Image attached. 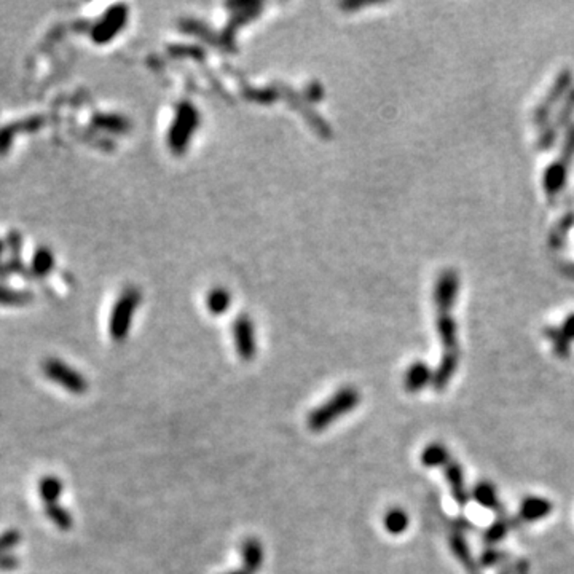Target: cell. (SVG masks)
Here are the masks:
<instances>
[{
  "instance_id": "6da1fadb",
  "label": "cell",
  "mask_w": 574,
  "mask_h": 574,
  "mask_svg": "<svg viewBox=\"0 0 574 574\" xmlns=\"http://www.w3.org/2000/svg\"><path fill=\"white\" fill-rule=\"evenodd\" d=\"M458 278L453 271H445L437 282L436 301H437V330L443 346V356L439 367L434 372L433 386L437 391H443L455 375L459 363L457 324L452 316L453 300L457 297Z\"/></svg>"
},
{
  "instance_id": "7a4b0ae2",
  "label": "cell",
  "mask_w": 574,
  "mask_h": 574,
  "mask_svg": "<svg viewBox=\"0 0 574 574\" xmlns=\"http://www.w3.org/2000/svg\"><path fill=\"white\" fill-rule=\"evenodd\" d=\"M359 404L360 393L356 388L345 386L339 389L329 400H325L322 405L311 410L306 423H308V428L311 431L321 433L325 428H329L330 424H334L340 417L353 412Z\"/></svg>"
},
{
  "instance_id": "3957f363",
  "label": "cell",
  "mask_w": 574,
  "mask_h": 574,
  "mask_svg": "<svg viewBox=\"0 0 574 574\" xmlns=\"http://www.w3.org/2000/svg\"><path fill=\"white\" fill-rule=\"evenodd\" d=\"M141 304V294L138 289L129 287L118 297L115 301L114 308L110 313L109 321V332L112 340L122 341L125 340L129 334V327H131L134 313L138 310V305Z\"/></svg>"
},
{
  "instance_id": "277c9868",
  "label": "cell",
  "mask_w": 574,
  "mask_h": 574,
  "mask_svg": "<svg viewBox=\"0 0 574 574\" xmlns=\"http://www.w3.org/2000/svg\"><path fill=\"white\" fill-rule=\"evenodd\" d=\"M198 126V112L190 104H182L177 109L176 120L169 131V145L176 153H181L188 144V139L193 136Z\"/></svg>"
},
{
  "instance_id": "5b68a950",
  "label": "cell",
  "mask_w": 574,
  "mask_h": 574,
  "mask_svg": "<svg viewBox=\"0 0 574 574\" xmlns=\"http://www.w3.org/2000/svg\"><path fill=\"white\" fill-rule=\"evenodd\" d=\"M128 21V10L125 5H114L91 29V39L94 44L105 45L114 40L123 31Z\"/></svg>"
},
{
  "instance_id": "8992f818",
  "label": "cell",
  "mask_w": 574,
  "mask_h": 574,
  "mask_svg": "<svg viewBox=\"0 0 574 574\" xmlns=\"http://www.w3.org/2000/svg\"><path fill=\"white\" fill-rule=\"evenodd\" d=\"M44 374L67 391L74 394H84L88 389V383L80 372L74 370L72 367L61 363L59 359H48L44 363Z\"/></svg>"
},
{
  "instance_id": "52a82bcc",
  "label": "cell",
  "mask_w": 574,
  "mask_h": 574,
  "mask_svg": "<svg viewBox=\"0 0 574 574\" xmlns=\"http://www.w3.org/2000/svg\"><path fill=\"white\" fill-rule=\"evenodd\" d=\"M233 339L241 360L249 363L257 354V340L254 332V324L246 315L238 316L233 324Z\"/></svg>"
},
{
  "instance_id": "ba28073f",
  "label": "cell",
  "mask_w": 574,
  "mask_h": 574,
  "mask_svg": "<svg viewBox=\"0 0 574 574\" xmlns=\"http://www.w3.org/2000/svg\"><path fill=\"white\" fill-rule=\"evenodd\" d=\"M45 125V118L42 115H34L29 118H22L8 125L2 126L0 129V155H5L10 150L13 139L18 134L22 133H35Z\"/></svg>"
},
{
  "instance_id": "9c48e42d",
  "label": "cell",
  "mask_w": 574,
  "mask_h": 574,
  "mask_svg": "<svg viewBox=\"0 0 574 574\" xmlns=\"http://www.w3.org/2000/svg\"><path fill=\"white\" fill-rule=\"evenodd\" d=\"M573 153H574V129L573 133L568 136V141L565 144V153L561 155V158L559 162H555L552 164V168L547 171L546 174V190L547 193H557L561 187H563L565 183V177H566V169H568V164H570L571 158H573Z\"/></svg>"
},
{
  "instance_id": "30bf717a",
  "label": "cell",
  "mask_w": 574,
  "mask_h": 574,
  "mask_svg": "<svg viewBox=\"0 0 574 574\" xmlns=\"http://www.w3.org/2000/svg\"><path fill=\"white\" fill-rule=\"evenodd\" d=\"M442 469H443V476H445L447 482L450 485V491H452L453 500L457 501L458 506L464 507L467 502H469V493H467V490H466L463 467H461L457 461L450 459V463L447 466H443Z\"/></svg>"
},
{
  "instance_id": "8fae6325",
  "label": "cell",
  "mask_w": 574,
  "mask_h": 574,
  "mask_svg": "<svg viewBox=\"0 0 574 574\" xmlns=\"http://www.w3.org/2000/svg\"><path fill=\"white\" fill-rule=\"evenodd\" d=\"M552 512V502L542 498V496H526V498L520 502V518L523 522H537V520L546 518Z\"/></svg>"
},
{
  "instance_id": "7c38bea8",
  "label": "cell",
  "mask_w": 574,
  "mask_h": 574,
  "mask_svg": "<svg viewBox=\"0 0 574 574\" xmlns=\"http://www.w3.org/2000/svg\"><path fill=\"white\" fill-rule=\"evenodd\" d=\"M433 378H434L433 370H431L424 363H419V360L418 363H413L407 369L404 377L405 391L412 394L419 393L422 389L428 386L429 383H433Z\"/></svg>"
},
{
  "instance_id": "4fadbf2b",
  "label": "cell",
  "mask_w": 574,
  "mask_h": 574,
  "mask_svg": "<svg viewBox=\"0 0 574 574\" xmlns=\"http://www.w3.org/2000/svg\"><path fill=\"white\" fill-rule=\"evenodd\" d=\"M242 568L251 574H256L263 565V547L257 537H246L241 542Z\"/></svg>"
},
{
  "instance_id": "5bb4252c",
  "label": "cell",
  "mask_w": 574,
  "mask_h": 574,
  "mask_svg": "<svg viewBox=\"0 0 574 574\" xmlns=\"http://www.w3.org/2000/svg\"><path fill=\"white\" fill-rule=\"evenodd\" d=\"M450 546H452L453 554L457 555V559L459 560V563L464 566L467 574H478V566L474 559H472V554L469 547H467V542L464 541L463 533L453 531L452 536H450Z\"/></svg>"
},
{
  "instance_id": "9a60e30c",
  "label": "cell",
  "mask_w": 574,
  "mask_h": 574,
  "mask_svg": "<svg viewBox=\"0 0 574 574\" xmlns=\"http://www.w3.org/2000/svg\"><path fill=\"white\" fill-rule=\"evenodd\" d=\"M53 268H55V256H53V251H50L46 246L39 247V249L34 252L31 271L37 278H46L51 273Z\"/></svg>"
},
{
  "instance_id": "2e32d148",
  "label": "cell",
  "mask_w": 574,
  "mask_h": 574,
  "mask_svg": "<svg viewBox=\"0 0 574 574\" xmlns=\"http://www.w3.org/2000/svg\"><path fill=\"white\" fill-rule=\"evenodd\" d=\"M448 450L439 442L429 443L422 452V464L426 467H443L450 463Z\"/></svg>"
},
{
  "instance_id": "e0dca14e",
  "label": "cell",
  "mask_w": 574,
  "mask_h": 574,
  "mask_svg": "<svg viewBox=\"0 0 574 574\" xmlns=\"http://www.w3.org/2000/svg\"><path fill=\"white\" fill-rule=\"evenodd\" d=\"M383 523L388 533L399 536L407 531L408 525H410V517H408V514L402 507H393L384 514Z\"/></svg>"
},
{
  "instance_id": "ac0fdd59",
  "label": "cell",
  "mask_w": 574,
  "mask_h": 574,
  "mask_svg": "<svg viewBox=\"0 0 574 574\" xmlns=\"http://www.w3.org/2000/svg\"><path fill=\"white\" fill-rule=\"evenodd\" d=\"M472 500L485 509H495L496 511L500 507L498 491L488 482H481L476 485L474 490H472Z\"/></svg>"
},
{
  "instance_id": "d6986e66",
  "label": "cell",
  "mask_w": 574,
  "mask_h": 574,
  "mask_svg": "<svg viewBox=\"0 0 574 574\" xmlns=\"http://www.w3.org/2000/svg\"><path fill=\"white\" fill-rule=\"evenodd\" d=\"M93 125L98 129H104V131L110 133H125L128 131L129 122L122 115H112V114H96L93 117Z\"/></svg>"
},
{
  "instance_id": "ffe728a7",
  "label": "cell",
  "mask_w": 574,
  "mask_h": 574,
  "mask_svg": "<svg viewBox=\"0 0 574 574\" xmlns=\"http://www.w3.org/2000/svg\"><path fill=\"white\" fill-rule=\"evenodd\" d=\"M32 301V292L20 291L0 284V305L5 306H22Z\"/></svg>"
},
{
  "instance_id": "44dd1931",
  "label": "cell",
  "mask_w": 574,
  "mask_h": 574,
  "mask_svg": "<svg viewBox=\"0 0 574 574\" xmlns=\"http://www.w3.org/2000/svg\"><path fill=\"white\" fill-rule=\"evenodd\" d=\"M230 304H232V295L222 287L212 289L208 295V308L212 315H222L228 310Z\"/></svg>"
},
{
  "instance_id": "7402d4cb",
  "label": "cell",
  "mask_w": 574,
  "mask_h": 574,
  "mask_svg": "<svg viewBox=\"0 0 574 574\" xmlns=\"http://www.w3.org/2000/svg\"><path fill=\"white\" fill-rule=\"evenodd\" d=\"M40 496H42L46 504H55L56 500L59 498V495L63 493V483L56 477H45L42 482H40Z\"/></svg>"
},
{
  "instance_id": "603a6c76",
  "label": "cell",
  "mask_w": 574,
  "mask_h": 574,
  "mask_svg": "<svg viewBox=\"0 0 574 574\" xmlns=\"http://www.w3.org/2000/svg\"><path fill=\"white\" fill-rule=\"evenodd\" d=\"M45 514H46V517L55 522L58 528L69 530L70 526H72V517H70V514L66 511V509L59 507L56 502L55 504H46Z\"/></svg>"
},
{
  "instance_id": "cb8c5ba5",
  "label": "cell",
  "mask_w": 574,
  "mask_h": 574,
  "mask_svg": "<svg viewBox=\"0 0 574 574\" xmlns=\"http://www.w3.org/2000/svg\"><path fill=\"white\" fill-rule=\"evenodd\" d=\"M547 339L552 341L554 351L559 354L560 358H566L570 354V340L566 339V335L561 332V329H554L550 327L546 330Z\"/></svg>"
},
{
  "instance_id": "d4e9b609",
  "label": "cell",
  "mask_w": 574,
  "mask_h": 574,
  "mask_svg": "<svg viewBox=\"0 0 574 574\" xmlns=\"http://www.w3.org/2000/svg\"><path fill=\"white\" fill-rule=\"evenodd\" d=\"M509 530H511V526H509L504 520H496V522L487 530V533H485L483 540L488 544H496L504 540Z\"/></svg>"
},
{
  "instance_id": "484cf974",
  "label": "cell",
  "mask_w": 574,
  "mask_h": 574,
  "mask_svg": "<svg viewBox=\"0 0 574 574\" xmlns=\"http://www.w3.org/2000/svg\"><path fill=\"white\" fill-rule=\"evenodd\" d=\"M18 542H20V533L18 531H8L0 536V555H4V552H7L8 549L15 547Z\"/></svg>"
},
{
  "instance_id": "4316f807",
  "label": "cell",
  "mask_w": 574,
  "mask_h": 574,
  "mask_svg": "<svg viewBox=\"0 0 574 574\" xmlns=\"http://www.w3.org/2000/svg\"><path fill=\"white\" fill-rule=\"evenodd\" d=\"M18 566V559L15 555H0V570L4 571H10V570H15Z\"/></svg>"
},
{
  "instance_id": "83f0119b",
  "label": "cell",
  "mask_w": 574,
  "mask_h": 574,
  "mask_svg": "<svg viewBox=\"0 0 574 574\" xmlns=\"http://www.w3.org/2000/svg\"><path fill=\"white\" fill-rule=\"evenodd\" d=\"M561 332L566 335L568 340L574 339V315H570L565 319L563 325H561Z\"/></svg>"
},
{
  "instance_id": "f1b7e54d",
  "label": "cell",
  "mask_w": 574,
  "mask_h": 574,
  "mask_svg": "<svg viewBox=\"0 0 574 574\" xmlns=\"http://www.w3.org/2000/svg\"><path fill=\"white\" fill-rule=\"evenodd\" d=\"M498 559H500V554L496 552V550H487V552H485L483 557H482V565L491 566L495 563V561H498Z\"/></svg>"
},
{
  "instance_id": "f546056e",
  "label": "cell",
  "mask_w": 574,
  "mask_h": 574,
  "mask_svg": "<svg viewBox=\"0 0 574 574\" xmlns=\"http://www.w3.org/2000/svg\"><path fill=\"white\" fill-rule=\"evenodd\" d=\"M223 574H251L249 571H246L244 568H240V570H233V571H230V573H223Z\"/></svg>"
},
{
  "instance_id": "4dcf8cb0",
  "label": "cell",
  "mask_w": 574,
  "mask_h": 574,
  "mask_svg": "<svg viewBox=\"0 0 574 574\" xmlns=\"http://www.w3.org/2000/svg\"><path fill=\"white\" fill-rule=\"evenodd\" d=\"M5 244H7V242L0 240V260H2V256H4V252H5Z\"/></svg>"
}]
</instances>
